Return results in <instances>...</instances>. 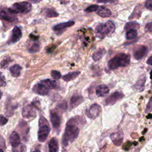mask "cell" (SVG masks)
Here are the masks:
<instances>
[{"label":"cell","instance_id":"obj_1","mask_svg":"<svg viewBox=\"0 0 152 152\" xmlns=\"http://www.w3.org/2000/svg\"><path fill=\"white\" fill-rule=\"evenodd\" d=\"M80 132V128L70 121L66 125L65 132L62 140V144L64 146H67L69 142L74 141L78 137Z\"/></svg>","mask_w":152,"mask_h":152},{"label":"cell","instance_id":"obj_2","mask_svg":"<svg viewBox=\"0 0 152 152\" xmlns=\"http://www.w3.org/2000/svg\"><path fill=\"white\" fill-rule=\"evenodd\" d=\"M131 60L129 54L125 53H119L110 59L107 62V66L109 69H116L119 67H124L127 66Z\"/></svg>","mask_w":152,"mask_h":152},{"label":"cell","instance_id":"obj_3","mask_svg":"<svg viewBox=\"0 0 152 152\" xmlns=\"http://www.w3.org/2000/svg\"><path fill=\"white\" fill-rule=\"evenodd\" d=\"M115 30V26L113 21L108 20L104 23H100L95 28L96 36L99 39H104L113 33Z\"/></svg>","mask_w":152,"mask_h":152},{"label":"cell","instance_id":"obj_4","mask_svg":"<svg viewBox=\"0 0 152 152\" xmlns=\"http://www.w3.org/2000/svg\"><path fill=\"white\" fill-rule=\"evenodd\" d=\"M31 8L32 6L30 3L27 1H23L14 4L12 7L8 8V11L12 14H26L30 12Z\"/></svg>","mask_w":152,"mask_h":152},{"label":"cell","instance_id":"obj_5","mask_svg":"<svg viewBox=\"0 0 152 152\" xmlns=\"http://www.w3.org/2000/svg\"><path fill=\"white\" fill-rule=\"evenodd\" d=\"M50 131V128L46 119L41 116L39 119V128L38 131V140L43 142L45 141Z\"/></svg>","mask_w":152,"mask_h":152},{"label":"cell","instance_id":"obj_6","mask_svg":"<svg viewBox=\"0 0 152 152\" xmlns=\"http://www.w3.org/2000/svg\"><path fill=\"white\" fill-rule=\"evenodd\" d=\"M36 109L38 107L34 102L31 103H26L23 108L22 115L26 118L34 117L36 115Z\"/></svg>","mask_w":152,"mask_h":152},{"label":"cell","instance_id":"obj_7","mask_svg":"<svg viewBox=\"0 0 152 152\" xmlns=\"http://www.w3.org/2000/svg\"><path fill=\"white\" fill-rule=\"evenodd\" d=\"M124 94L121 91H115L109 95L104 100L105 105H112L124 97Z\"/></svg>","mask_w":152,"mask_h":152},{"label":"cell","instance_id":"obj_8","mask_svg":"<svg viewBox=\"0 0 152 152\" xmlns=\"http://www.w3.org/2000/svg\"><path fill=\"white\" fill-rule=\"evenodd\" d=\"M148 53V48L144 45H138L134 50L133 55L135 59L141 60Z\"/></svg>","mask_w":152,"mask_h":152},{"label":"cell","instance_id":"obj_9","mask_svg":"<svg viewBox=\"0 0 152 152\" xmlns=\"http://www.w3.org/2000/svg\"><path fill=\"white\" fill-rule=\"evenodd\" d=\"M101 111V107L97 104H93L88 109L85 111L86 115L90 119H94L99 115Z\"/></svg>","mask_w":152,"mask_h":152},{"label":"cell","instance_id":"obj_10","mask_svg":"<svg viewBox=\"0 0 152 152\" xmlns=\"http://www.w3.org/2000/svg\"><path fill=\"white\" fill-rule=\"evenodd\" d=\"M110 139L112 142L117 146H119L122 144L124 140V135L122 131H116L112 132L110 135Z\"/></svg>","mask_w":152,"mask_h":152},{"label":"cell","instance_id":"obj_11","mask_svg":"<svg viewBox=\"0 0 152 152\" xmlns=\"http://www.w3.org/2000/svg\"><path fill=\"white\" fill-rule=\"evenodd\" d=\"M32 90L36 94H37L41 96H45L48 94L49 93V88L45 85H44L41 83L35 84L33 87Z\"/></svg>","mask_w":152,"mask_h":152},{"label":"cell","instance_id":"obj_12","mask_svg":"<svg viewBox=\"0 0 152 152\" xmlns=\"http://www.w3.org/2000/svg\"><path fill=\"white\" fill-rule=\"evenodd\" d=\"M50 119L53 127L55 129L59 128L61 124V120L58 114L55 112L51 111L50 114Z\"/></svg>","mask_w":152,"mask_h":152},{"label":"cell","instance_id":"obj_13","mask_svg":"<svg viewBox=\"0 0 152 152\" xmlns=\"http://www.w3.org/2000/svg\"><path fill=\"white\" fill-rule=\"evenodd\" d=\"M109 92V88L105 84L98 86L96 88V93L99 97H104Z\"/></svg>","mask_w":152,"mask_h":152},{"label":"cell","instance_id":"obj_14","mask_svg":"<svg viewBox=\"0 0 152 152\" xmlns=\"http://www.w3.org/2000/svg\"><path fill=\"white\" fill-rule=\"evenodd\" d=\"M21 36H22V33L20 28L17 26H14L12 30V36L11 38V42L15 43L18 42L21 39Z\"/></svg>","mask_w":152,"mask_h":152},{"label":"cell","instance_id":"obj_15","mask_svg":"<svg viewBox=\"0 0 152 152\" xmlns=\"http://www.w3.org/2000/svg\"><path fill=\"white\" fill-rule=\"evenodd\" d=\"M75 24V21H68L67 22H64V23H59L58 24L55 25L53 27V30L54 31H62V30L65 29V28H68L69 27L73 25H74Z\"/></svg>","mask_w":152,"mask_h":152},{"label":"cell","instance_id":"obj_16","mask_svg":"<svg viewBox=\"0 0 152 152\" xmlns=\"http://www.w3.org/2000/svg\"><path fill=\"white\" fill-rule=\"evenodd\" d=\"M10 142L13 148L20 144V137L17 132L14 131L12 132L10 137Z\"/></svg>","mask_w":152,"mask_h":152},{"label":"cell","instance_id":"obj_17","mask_svg":"<svg viewBox=\"0 0 152 152\" xmlns=\"http://www.w3.org/2000/svg\"><path fill=\"white\" fill-rule=\"evenodd\" d=\"M96 13L99 16H100L101 17H103V18L109 17L112 15L111 11L104 6L99 7L98 9L96 11Z\"/></svg>","mask_w":152,"mask_h":152},{"label":"cell","instance_id":"obj_18","mask_svg":"<svg viewBox=\"0 0 152 152\" xmlns=\"http://www.w3.org/2000/svg\"><path fill=\"white\" fill-rule=\"evenodd\" d=\"M146 81V77L145 75H141L138 80L137 81L136 83L134 85V87L137 89V90L140 91H142L144 90V85H145V83Z\"/></svg>","mask_w":152,"mask_h":152},{"label":"cell","instance_id":"obj_19","mask_svg":"<svg viewBox=\"0 0 152 152\" xmlns=\"http://www.w3.org/2000/svg\"><path fill=\"white\" fill-rule=\"evenodd\" d=\"M83 102V97L79 94H75L70 99V106L74 108Z\"/></svg>","mask_w":152,"mask_h":152},{"label":"cell","instance_id":"obj_20","mask_svg":"<svg viewBox=\"0 0 152 152\" xmlns=\"http://www.w3.org/2000/svg\"><path fill=\"white\" fill-rule=\"evenodd\" d=\"M106 53V50L103 48H99L92 55V58L94 61H98L100 60Z\"/></svg>","mask_w":152,"mask_h":152},{"label":"cell","instance_id":"obj_21","mask_svg":"<svg viewBox=\"0 0 152 152\" xmlns=\"http://www.w3.org/2000/svg\"><path fill=\"white\" fill-rule=\"evenodd\" d=\"M49 152H58L59 150V145L57 141L55 138H52L49 142Z\"/></svg>","mask_w":152,"mask_h":152},{"label":"cell","instance_id":"obj_22","mask_svg":"<svg viewBox=\"0 0 152 152\" xmlns=\"http://www.w3.org/2000/svg\"><path fill=\"white\" fill-rule=\"evenodd\" d=\"M9 14H10V12H9ZM9 14L4 11H1L0 12V20H5L6 21H10V22L14 21L16 18L15 17L12 16V15H14V14Z\"/></svg>","mask_w":152,"mask_h":152},{"label":"cell","instance_id":"obj_23","mask_svg":"<svg viewBox=\"0 0 152 152\" xmlns=\"http://www.w3.org/2000/svg\"><path fill=\"white\" fill-rule=\"evenodd\" d=\"M21 70V66L18 64H15L11 66L10 68V71L11 73V75L13 77H18L20 75Z\"/></svg>","mask_w":152,"mask_h":152},{"label":"cell","instance_id":"obj_24","mask_svg":"<svg viewBox=\"0 0 152 152\" xmlns=\"http://www.w3.org/2000/svg\"><path fill=\"white\" fill-rule=\"evenodd\" d=\"M80 74V71L71 72H69L68 74L64 75L62 77V78L65 81H69L71 80H72L76 78V77H77Z\"/></svg>","mask_w":152,"mask_h":152},{"label":"cell","instance_id":"obj_25","mask_svg":"<svg viewBox=\"0 0 152 152\" xmlns=\"http://www.w3.org/2000/svg\"><path fill=\"white\" fill-rule=\"evenodd\" d=\"M140 27L139 23L135 21H131L129 22H128L125 24L124 27L125 30H128L130 29H137Z\"/></svg>","mask_w":152,"mask_h":152},{"label":"cell","instance_id":"obj_26","mask_svg":"<svg viewBox=\"0 0 152 152\" xmlns=\"http://www.w3.org/2000/svg\"><path fill=\"white\" fill-rule=\"evenodd\" d=\"M138 35V31L137 29H130L126 31L125 37L127 40H132L135 39Z\"/></svg>","mask_w":152,"mask_h":152},{"label":"cell","instance_id":"obj_27","mask_svg":"<svg viewBox=\"0 0 152 152\" xmlns=\"http://www.w3.org/2000/svg\"><path fill=\"white\" fill-rule=\"evenodd\" d=\"M41 83L45 85L48 88H54L56 86V82L50 79H45L40 81Z\"/></svg>","mask_w":152,"mask_h":152},{"label":"cell","instance_id":"obj_28","mask_svg":"<svg viewBox=\"0 0 152 152\" xmlns=\"http://www.w3.org/2000/svg\"><path fill=\"white\" fill-rule=\"evenodd\" d=\"M40 45L39 42L35 41L33 42L30 46L28 48V51L30 53H36L40 50Z\"/></svg>","mask_w":152,"mask_h":152},{"label":"cell","instance_id":"obj_29","mask_svg":"<svg viewBox=\"0 0 152 152\" xmlns=\"http://www.w3.org/2000/svg\"><path fill=\"white\" fill-rule=\"evenodd\" d=\"M45 15L48 18L56 17L59 15V14L52 8H46L45 10Z\"/></svg>","mask_w":152,"mask_h":152},{"label":"cell","instance_id":"obj_30","mask_svg":"<svg viewBox=\"0 0 152 152\" xmlns=\"http://www.w3.org/2000/svg\"><path fill=\"white\" fill-rule=\"evenodd\" d=\"M141 8H140V5H137L135 7L131 15L129 17V18L132 19L134 18H139L141 16Z\"/></svg>","mask_w":152,"mask_h":152},{"label":"cell","instance_id":"obj_31","mask_svg":"<svg viewBox=\"0 0 152 152\" xmlns=\"http://www.w3.org/2000/svg\"><path fill=\"white\" fill-rule=\"evenodd\" d=\"M98 8H99V6L97 5H91L87 7L84 10V11L86 12H92L94 11H96Z\"/></svg>","mask_w":152,"mask_h":152},{"label":"cell","instance_id":"obj_32","mask_svg":"<svg viewBox=\"0 0 152 152\" xmlns=\"http://www.w3.org/2000/svg\"><path fill=\"white\" fill-rule=\"evenodd\" d=\"M50 75L55 80H59L61 77L60 72L56 70H52L50 72Z\"/></svg>","mask_w":152,"mask_h":152},{"label":"cell","instance_id":"obj_33","mask_svg":"<svg viewBox=\"0 0 152 152\" xmlns=\"http://www.w3.org/2000/svg\"><path fill=\"white\" fill-rule=\"evenodd\" d=\"M11 59L10 58H5V59H4L1 63V67L2 68H5L8 65V64L11 62Z\"/></svg>","mask_w":152,"mask_h":152},{"label":"cell","instance_id":"obj_34","mask_svg":"<svg viewBox=\"0 0 152 152\" xmlns=\"http://www.w3.org/2000/svg\"><path fill=\"white\" fill-rule=\"evenodd\" d=\"M144 6L148 10H152V0H146L144 3Z\"/></svg>","mask_w":152,"mask_h":152},{"label":"cell","instance_id":"obj_35","mask_svg":"<svg viewBox=\"0 0 152 152\" xmlns=\"http://www.w3.org/2000/svg\"><path fill=\"white\" fill-rule=\"evenodd\" d=\"M24 146L23 144H20L16 147H14V152H23L24 150Z\"/></svg>","mask_w":152,"mask_h":152},{"label":"cell","instance_id":"obj_36","mask_svg":"<svg viewBox=\"0 0 152 152\" xmlns=\"http://www.w3.org/2000/svg\"><path fill=\"white\" fill-rule=\"evenodd\" d=\"M6 85V81L5 77L2 72H0V87L5 86Z\"/></svg>","mask_w":152,"mask_h":152},{"label":"cell","instance_id":"obj_37","mask_svg":"<svg viewBox=\"0 0 152 152\" xmlns=\"http://www.w3.org/2000/svg\"><path fill=\"white\" fill-rule=\"evenodd\" d=\"M144 30H145V31H146V32L151 33V31H152V23L150 22V23H147L145 26Z\"/></svg>","mask_w":152,"mask_h":152},{"label":"cell","instance_id":"obj_38","mask_svg":"<svg viewBox=\"0 0 152 152\" xmlns=\"http://www.w3.org/2000/svg\"><path fill=\"white\" fill-rule=\"evenodd\" d=\"M8 122V119L3 116L2 115H0V125H4Z\"/></svg>","mask_w":152,"mask_h":152},{"label":"cell","instance_id":"obj_39","mask_svg":"<svg viewBox=\"0 0 152 152\" xmlns=\"http://www.w3.org/2000/svg\"><path fill=\"white\" fill-rule=\"evenodd\" d=\"M98 3H103V4H106V3H114L115 0H95Z\"/></svg>","mask_w":152,"mask_h":152},{"label":"cell","instance_id":"obj_40","mask_svg":"<svg viewBox=\"0 0 152 152\" xmlns=\"http://www.w3.org/2000/svg\"><path fill=\"white\" fill-rule=\"evenodd\" d=\"M147 64H148L150 65H152V64H151V56H150L148 58V60L147 61Z\"/></svg>","mask_w":152,"mask_h":152},{"label":"cell","instance_id":"obj_41","mask_svg":"<svg viewBox=\"0 0 152 152\" xmlns=\"http://www.w3.org/2000/svg\"><path fill=\"white\" fill-rule=\"evenodd\" d=\"M28 1L31 2L32 3H37V2H39L41 0H28Z\"/></svg>","mask_w":152,"mask_h":152},{"label":"cell","instance_id":"obj_42","mask_svg":"<svg viewBox=\"0 0 152 152\" xmlns=\"http://www.w3.org/2000/svg\"><path fill=\"white\" fill-rule=\"evenodd\" d=\"M151 113H150V114L148 115V116H147V118H148V119H151Z\"/></svg>","mask_w":152,"mask_h":152},{"label":"cell","instance_id":"obj_43","mask_svg":"<svg viewBox=\"0 0 152 152\" xmlns=\"http://www.w3.org/2000/svg\"><path fill=\"white\" fill-rule=\"evenodd\" d=\"M32 152H41V151L40 150H35L33 151Z\"/></svg>","mask_w":152,"mask_h":152},{"label":"cell","instance_id":"obj_44","mask_svg":"<svg viewBox=\"0 0 152 152\" xmlns=\"http://www.w3.org/2000/svg\"><path fill=\"white\" fill-rule=\"evenodd\" d=\"M2 92L0 91V99H1V97H2Z\"/></svg>","mask_w":152,"mask_h":152},{"label":"cell","instance_id":"obj_45","mask_svg":"<svg viewBox=\"0 0 152 152\" xmlns=\"http://www.w3.org/2000/svg\"><path fill=\"white\" fill-rule=\"evenodd\" d=\"M0 152H4V151L2 149H0Z\"/></svg>","mask_w":152,"mask_h":152}]
</instances>
